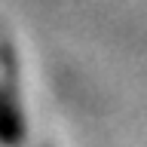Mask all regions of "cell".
<instances>
[{
  "instance_id": "1",
  "label": "cell",
  "mask_w": 147,
  "mask_h": 147,
  "mask_svg": "<svg viewBox=\"0 0 147 147\" xmlns=\"http://www.w3.org/2000/svg\"><path fill=\"white\" fill-rule=\"evenodd\" d=\"M25 138V119L18 107L16 92L9 89V83L0 80V144L3 147H18Z\"/></svg>"
}]
</instances>
